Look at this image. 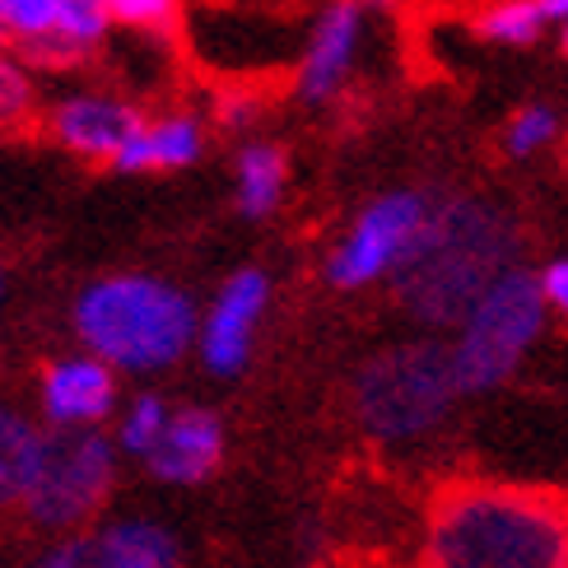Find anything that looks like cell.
<instances>
[{"label": "cell", "mask_w": 568, "mask_h": 568, "mask_svg": "<svg viewBox=\"0 0 568 568\" xmlns=\"http://www.w3.org/2000/svg\"><path fill=\"white\" fill-rule=\"evenodd\" d=\"M415 568H568V489L494 476L438 485Z\"/></svg>", "instance_id": "cell-1"}, {"label": "cell", "mask_w": 568, "mask_h": 568, "mask_svg": "<svg viewBox=\"0 0 568 568\" xmlns=\"http://www.w3.org/2000/svg\"><path fill=\"white\" fill-rule=\"evenodd\" d=\"M523 252V229L485 196H443L392 275L396 303L424 331H457Z\"/></svg>", "instance_id": "cell-2"}, {"label": "cell", "mask_w": 568, "mask_h": 568, "mask_svg": "<svg viewBox=\"0 0 568 568\" xmlns=\"http://www.w3.org/2000/svg\"><path fill=\"white\" fill-rule=\"evenodd\" d=\"M75 336L112 373H163L201 336L186 290L154 275H108L75 298Z\"/></svg>", "instance_id": "cell-3"}, {"label": "cell", "mask_w": 568, "mask_h": 568, "mask_svg": "<svg viewBox=\"0 0 568 568\" xmlns=\"http://www.w3.org/2000/svg\"><path fill=\"white\" fill-rule=\"evenodd\" d=\"M462 400L453 349L438 336L396 341L349 377V415L377 447H410L438 434Z\"/></svg>", "instance_id": "cell-4"}, {"label": "cell", "mask_w": 568, "mask_h": 568, "mask_svg": "<svg viewBox=\"0 0 568 568\" xmlns=\"http://www.w3.org/2000/svg\"><path fill=\"white\" fill-rule=\"evenodd\" d=\"M550 307L540 294V275L513 266L485 290V298L453 331V368L462 396H489L527 364L536 341L546 336Z\"/></svg>", "instance_id": "cell-5"}, {"label": "cell", "mask_w": 568, "mask_h": 568, "mask_svg": "<svg viewBox=\"0 0 568 568\" xmlns=\"http://www.w3.org/2000/svg\"><path fill=\"white\" fill-rule=\"evenodd\" d=\"M116 462L122 453L103 429H47L38 476L19 513L52 540L93 531L116 489Z\"/></svg>", "instance_id": "cell-6"}, {"label": "cell", "mask_w": 568, "mask_h": 568, "mask_svg": "<svg viewBox=\"0 0 568 568\" xmlns=\"http://www.w3.org/2000/svg\"><path fill=\"white\" fill-rule=\"evenodd\" d=\"M429 210L434 196L424 192H387L373 205H364L354 229L331 247L326 280L336 290H368L377 280H392L396 266L406 262V252L415 247V233L429 220Z\"/></svg>", "instance_id": "cell-7"}, {"label": "cell", "mask_w": 568, "mask_h": 568, "mask_svg": "<svg viewBox=\"0 0 568 568\" xmlns=\"http://www.w3.org/2000/svg\"><path fill=\"white\" fill-rule=\"evenodd\" d=\"M266 303H271V280L266 271H239L224 280V290L210 303V313L201 317V359L215 377H239L252 359V345H256V326L266 317Z\"/></svg>", "instance_id": "cell-8"}, {"label": "cell", "mask_w": 568, "mask_h": 568, "mask_svg": "<svg viewBox=\"0 0 568 568\" xmlns=\"http://www.w3.org/2000/svg\"><path fill=\"white\" fill-rule=\"evenodd\" d=\"M38 406L52 429H99L116 415V373L93 354H65L47 364Z\"/></svg>", "instance_id": "cell-9"}, {"label": "cell", "mask_w": 568, "mask_h": 568, "mask_svg": "<svg viewBox=\"0 0 568 568\" xmlns=\"http://www.w3.org/2000/svg\"><path fill=\"white\" fill-rule=\"evenodd\" d=\"M224 453H229V434L215 410L173 406V419L154 443V453L145 457V470L159 485L192 489V485H205L224 466Z\"/></svg>", "instance_id": "cell-10"}, {"label": "cell", "mask_w": 568, "mask_h": 568, "mask_svg": "<svg viewBox=\"0 0 568 568\" xmlns=\"http://www.w3.org/2000/svg\"><path fill=\"white\" fill-rule=\"evenodd\" d=\"M359 38H364V6L359 0H331L313 38H307V52L298 65L303 103H326L345 84L354 57H359Z\"/></svg>", "instance_id": "cell-11"}, {"label": "cell", "mask_w": 568, "mask_h": 568, "mask_svg": "<svg viewBox=\"0 0 568 568\" xmlns=\"http://www.w3.org/2000/svg\"><path fill=\"white\" fill-rule=\"evenodd\" d=\"M52 131L65 150L112 163L140 131H145V116L122 99H108V93H75V99H65L52 112Z\"/></svg>", "instance_id": "cell-12"}, {"label": "cell", "mask_w": 568, "mask_h": 568, "mask_svg": "<svg viewBox=\"0 0 568 568\" xmlns=\"http://www.w3.org/2000/svg\"><path fill=\"white\" fill-rule=\"evenodd\" d=\"M182 536L159 517H112L89 531V568H182Z\"/></svg>", "instance_id": "cell-13"}, {"label": "cell", "mask_w": 568, "mask_h": 568, "mask_svg": "<svg viewBox=\"0 0 568 568\" xmlns=\"http://www.w3.org/2000/svg\"><path fill=\"white\" fill-rule=\"evenodd\" d=\"M205 150V135L196 116H163L150 122L131 145L112 159L116 173H150V169H186Z\"/></svg>", "instance_id": "cell-14"}, {"label": "cell", "mask_w": 568, "mask_h": 568, "mask_svg": "<svg viewBox=\"0 0 568 568\" xmlns=\"http://www.w3.org/2000/svg\"><path fill=\"white\" fill-rule=\"evenodd\" d=\"M47 447V429L33 424L23 410H14L10 400H0V508H19L29 494L38 462Z\"/></svg>", "instance_id": "cell-15"}, {"label": "cell", "mask_w": 568, "mask_h": 568, "mask_svg": "<svg viewBox=\"0 0 568 568\" xmlns=\"http://www.w3.org/2000/svg\"><path fill=\"white\" fill-rule=\"evenodd\" d=\"M284 178H290L284 150H275V145H247L239 154V210L247 220L275 215V205L284 201Z\"/></svg>", "instance_id": "cell-16"}, {"label": "cell", "mask_w": 568, "mask_h": 568, "mask_svg": "<svg viewBox=\"0 0 568 568\" xmlns=\"http://www.w3.org/2000/svg\"><path fill=\"white\" fill-rule=\"evenodd\" d=\"M169 419H173V406H169V400H163L159 392L131 396L126 406L116 410V429H112L116 453L145 462V457L154 453V443L163 438V429H169Z\"/></svg>", "instance_id": "cell-17"}, {"label": "cell", "mask_w": 568, "mask_h": 568, "mask_svg": "<svg viewBox=\"0 0 568 568\" xmlns=\"http://www.w3.org/2000/svg\"><path fill=\"white\" fill-rule=\"evenodd\" d=\"M480 38L485 42H499V47H531L546 29V14H540L536 0H499L480 14Z\"/></svg>", "instance_id": "cell-18"}, {"label": "cell", "mask_w": 568, "mask_h": 568, "mask_svg": "<svg viewBox=\"0 0 568 568\" xmlns=\"http://www.w3.org/2000/svg\"><path fill=\"white\" fill-rule=\"evenodd\" d=\"M555 135H559V112L550 103H527V108L513 112V122L504 131V150L513 159H527L536 150H546Z\"/></svg>", "instance_id": "cell-19"}, {"label": "cell", "mask_w": 568, "mask_h": 568, "mask_svg": "<svg viewBox=\"0 0 568 568\" xmlns=\"http://www.w3.org/2000/svg\"><path fill=\"white\" fill-rule=\"evenodd\" d=\"M108 0H57V33L89 52L108 29Z\"/></svg>", "instance_id": "cell-20"}, {"label": "cell", "mask_w": 568, "mask_h": 568, "mask_svg": "<svg viewBox=\"0 0 568 568\" xmlns=\"http://www.w3.org/2000/svg\"><path fill=\"white\" fill-rule=\"evenodd\" d=\"M0 29L23 42L57 33V0H0Z\"/></svg>", "instance_id": "cell-21"}, {"label": "cell", "mask_w": 568, "mask_h": 568, "mask_svg": "<svg viewBox=\"0 0 568 568\" xmlns=\"http://www.w3.org/2000/svg\"><path fill=\"white\" fill-rule=\"evenodd\" d=\"M33 112V84L23 75V65L0 57V126H14Z\"/></svg>", "instance_id": "cell-22"}, {"label": "cell", "mask_w": 568, "mask_h": 568, "mask_svg": "<svg viewBox=\"0 0 568 568\" xmlns=\"http://www.w3.org/2000/svg\"><path fill=\"white\" fill-rule=\"evenodd\" d=\"M108 14L131 29H163L178 14V0H108Z\"/></svg>", "instance_id": "cell-23"}, {"label": "cell", "mask_w": 568, "mask_h": 568, "mask_svg": "<svg viewBox=\"0 0 568 568\" xmlns=\"http://www.w3.org/2000/svg\"><path fill=\"white\" fill-rule=\"evenodd\" d=\"M29 568H89V531L57 536L29 559Z\"/></svg>", "instance_id": "cell-24"}, {"label": "cell", "mask_w": 568, "mask_h": 568, "mask_svg": "<svg viewBox=\"0 0 568 568\" xmlns=\"http://www.w3.org/2000/svg\"><path fill=\"white\" fill-rule=\"evenodd\" d=\"M540 294H546V307L568 322V256H555V262L540 271Z\"/></svg>", "instance_id": "cell-25"}, {"label": "cell", "mask_w": 568, "mask_h": 568, "mask_svg": "<svg viewBox=\"0 0 568 568\" xmlns=\"http://www.w3.org/2000/svg\"><path fill=\"white\" fill-rule=\"evenodd\" d=\"M252 116H256V112H252V99H229V103L220 108V122H224V126H247Z\"/></svg>", "instance_id": "cell-26"}, {"label": "cell", "mask_w": 568, "mask_h": 568, "mask_svg": "<svg viewBox=\"0 0 568 568\" xmlns=\"http://www.w3.org/2000/svg\"><path fill=\"white\" fill-rule=\"evenodd\" d=\"M536 6H540V14H546V23H550V19L568 23V0H536Z\"/></svg>", "instance_id": "cell-27"}, {"label": "cell", "mask_w": 568, "mask_h": 568, "mask_svg": "<svg viewBox=\"0 0 568 568\" xmlns=\"http://www.w3.org/2000/svg\"><path fill=\"white\" fill-rule=\"evenodd\" d=\"M364 10H387V6H396V0H359Z\"/></svg>", "instance_id": "cell-28"}, {"label": "cell", "mask_w": 568, "mask_h": 568, "mask_svg": "<svg viewBox=\"0 0 568 568\" xmlns=\"http://www.w3.org/2000/svg\"><path fill=\"white\" fill-rule=\"evenodd\" d=\"M564 57H568V23H564Z\"/></svg>", "instance_id": "cell-29"}, {"label": "cell", "mask_w": 568, "mask_h": 568, "mask_svg": "<svg viewBox=\"0 0 568 568\" xmlns=\"http://www.w3.org/2000/svg\"><path fill=\"white\" fill-rule=\"evenodd\" d=\"M6 38H10V33H6V29H0V42H6Z\"/></svg>", "instance_id": "cell-30"}]
</instances>
